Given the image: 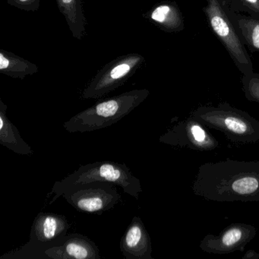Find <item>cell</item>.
Instances as JSON below:
<instances>
[{
	"label": "cell",
	"mask_w": 259,
	"mask_h": 259,
	"mask_svg": "<svg viewBox=\"0 0 259 259\" xmlns=\"http://www.w3.org/2000/svg\"><path fill=\"white\" fill-rule=\"evenodd\" d=\"M57 4L73 37L78 40H82L86 34L87 25L82 0H57Z\"/></svg>",
	"instance_id": "cell-15"
},
{
	"label": "cell",
	"mask_w": 259,
	"mask_h": 259,
	"mask_svg": "<svg viewBox=\"0 0 259 259\" xmlns=\"http://www.w3.org/2000/svg\"><path fill=\"white\" fill-rule=\"evenodd\" d=\"M255 258H259V253L255 252Z\"/></svg>",
	"instance_id": "cell-21"
},
{
	"label": "cell",
	"mask_w": 259,
	"mask_h": 259,
	"mask_svg": "<svg viewBox=\"0 0 259 259\" xmlns=\"http://www.w3.org/2000/svg\"><path fill=\"white\" fill-rule=\"evenodd\" d=\"M119 248L126 259H154L151 237L139 217L132 220L121 238Z\"/></svg>",
	"instance_id": "cell-11"
},
{
	"label": "cell",
	"mask_w": 259,
	"mask_h": 259,
	"mask_svg": "<svg viewBox=\"0 0 259 259\" xmlns=\"http://www.w3.org/2000/svg\"><path fill=\"white\" fill-rule=\"evenodd\" d=\"M108 182L119 186L125 194L139 199L142 192L141 181L133 175L125 163L113 161H99L80 166L78 169L69 174L53 186L48 196L54 195L49 204L57 201L63 193L80 185L92 182Z\"/></svg>",
	"instance_id": "cell-3"
},
{
	"label": "cell",
	"mask_w": 259,
	"mask_h": 259,
	"mask_svg": "<svg viewBox=\"0 0 259 259\" xmlns=\"http://www.w3.org/2000/svg\"><path fill=\"white\" fill-rule=\"evenodd\" d=\"M149 95L148 89H135L98 101L72 116L63 127L69 133H84L111 126L139 107Z\"/></svg>",
	"instance_id": "cell-2"
},
{
	"label": "cell",
	"mask_w": 259,
	"mask_h": 259,
	"mask_svg": "<svg viewBox=\"0 0 259 259\" xmlns=\"http://www.w3.org/2000/svg\"><path fill=\"white\" fill-rule=\"evenodd\" d=\"M7 4L24 11L36 12L40 7V0H7Z\"/></svg>",
	"instance_id": "cell-20"
},
{
	"label": "cell",
	"mask_w": 259,
	"mask_h": 259,
	"mask_svg": "<svg viewBox=\"0 0 259 259\" xmlns=\"http://www.w3.org/2000/svg\"><path fill=\"white\" fill-rule=\"evenodd\" d=\"M232 11L247 13L259 19V0H225Z\"/></svg>",
	"instance_id": "cell-19"
},
{
	"label": "cell",
	"mask_w": 259,
	"mask_h": 259,
	"mask_svg": "<svg viewBox=\"0 0 259 259\" xmlns=\"http://www.w3.org/2000/svg\"><path fill=\"white\" fill-rule=\"evenodd\" d=\"M143 17L164 32H181L186 28L183 13L175 1L157 4L144 13Z\"/></svg>",
	"instance_id": "cell-13"
},
{
	"label": "cell",
	"mask_w": 259,
	"mask_h": 259,
	"mask_svg": "<svg viewBox=\"0 0 259 259\" xmlns=\"http://www.w3.org/2000/svg\"><path fill=\"white\" fill-rule=\"evenodd\" d=\"M0 72L13 78L25 79L28 75L38 72L37 65L13 53L0 51Z\"/></svg>",
	"instance_id": "cell-16"
},
{
	"label": "cell",
	"mask_w": 259,
	"mask_h": 259,
	"mask_svg": "<svg viewBox=\"0 0 259 259\" xmlns=\"http://www.w3.org/2000/svg\"><path fill=\"white\" fill-rule=\"evenodd\" d=\"M230 13L244 45L251 52L259 53V19L236 13L230 9Z\"/></svg>",
	"instance_id": "cell-17"
},
{
	"label": "cell",
	"mask_w": 259,
	"mask_h": 259,
	"mask_svg": "<svg viewBox=\"0 0 259 259\" xmlns=\"http://www.w3.org/2000/svg\"><path fill=\"white\" fill-rule=\"evenodd\" d=\"M192 189L195 195L207 201H259V160L227 159L203 163Z\"/></svg>",
	"instance_id": "cell-1"
},
{
	"label": "cell",
	"mask_w": 259,
	"mask_h": 259,
	"mask_svg": "<svg viewBox=\"0 0 259 259\" xmlns=\"http://www.w3.org/2000/svg\"><path fill=\"white\" fill-rule=\"evenodd\" d=\"M242 84L245 98L248 101L259 104V73L253 72L248 75H242Z\"/></svg>",
	"instance_id": "cell-18"
},
{
	"label": "cell",
	"mask_w": 259,
	"mask_h": 259,
	"mask_svg": "<svg viewBox=\"0 0 259 259\" xmlns=\"http://www.w3.org/2000/svg\"><path fill=\"white\" fill-rule=\"evenodd\" d=\"M203 12L209 28L222 44L242 75L254 72L252 61L232 18L225 0H205Z\"/></svg>",
	"instance_id": "cell-5"
},
{
	"label": "cell",
	"mask_w": 259,
	"mask_h": 259,
	"mask_svg": "<svg viewBox=\"0 0 259 259\" xmlns=\"http://www.w3.org/2000/svg\"><path fill=\"white\" fill-rule=\"evenodd\" d=\"M45 258L101 259L98 245L80 233L67 235L64 242L45 251Z\"/></svg>",
	"instance_id": "cell-12"
},
{
	"label": "cell",
	"mask_w": 259,
	"mask_h": 259,
	"mask_svg": "<svg viewBox=\"0 0 259 259\" xmlns=\"http://www.w3.org/2000/svg\"><path fill=\"white\" fill-rule=\"evenodd\" d=\"M70 224L64 215L40 212L31 226L30 240L1 259L45 258V251L64 242Z\"/></svg>",
	"instance_id": "cell-6"
},
{
	"label": "cell",
	"mask_w": 259,
	"mask_h": 259,
	"mask_svg": "<svg viewBox=\"0 0 259 259\" xmlns=\"http://www.w3.org/2000/svg\"><path fill=\"white\" fill-rule=\"evenodd\" d=\"M7 109V104L0 99V145L20 155H32L34 151L22 139L19 130L9 119Z\"/></svg>",
	"instance_id": "cell-14"
},
{
	"label": "cell",
	"mask_w": 259,
	"mask_h": 259,
	"mask_svg": "<svg viewBox=\"0 0 259 259\" xmlns=\"http://www.w3.org/2000/svg\"><path fill=\"white\" fill-rule=\"evenodd\" d=\"M159 142L201 151H213L219 145L218 141L204 128V125L191 116L168 130L160 136Z\"/></svg>",
	"instance_id": "cell-9"
},
{
	"label": "cell",
	"mask_w": 259,
	"mask_h": 259,
	"mask_svg": "<svg viewBox=\"0 0 259 259\" xmlns=\"http://www.w3.org/2000/svg\"><path fill=\"white\" fill-rule=\"evenodd\" d=\"M257 234V229L251 224L234 223L218 235L208 234L201 241L200 248L210 254H230L243 251L248 242Z\"/></svg>",
	"instance_id": "cell-10"
},
{
	"label": "cell",
	"mask_w": 259,
	"mask_h": 259,
	"mask_svg": "<svg viewBox=\"0 0 259 259\" xmlns=\"http://www.w3.org/2000/svg\"><path fill=\"white\" fill-rule=\"evenodd\" d=\"M191 117L204 126L221 132L235 143L259 142V120L228 103L198 107L192 112Z\"/></svg>",
	"instance_id": "cell-4"
},
{
	"label": "cell",
	"mask_w": 259,
	"mask_h": 259,
	"mask_svg": "<svg viewBox=\"0 0 259 259\" xmlns=\"http://www.w3.org/2000/svg\"><path fill=\"white\" fill-rule=\"evenodd\" d=\"M116 185L92 182L69 189L62 196L78 211L101 215L122 201Z\"/></svg>",
	"instance_id": "cell-8"
},
{
	"label": "cell",
	"mask_w": 259,
	"mask_h": 259,
	"mask_svg": "<svg viewBox=\"0 0 259 259\" xmlns=\"http://www.w3.org/2000/svg\"><path fill=\"white\" fill-rule=\"evenodd\" d=\"M145 63L139 54L119 56L104 66L83 91L82 99H98L128 81Z\"/></svg>",
	"instance_id": "cell-7"
}]
</instances>
